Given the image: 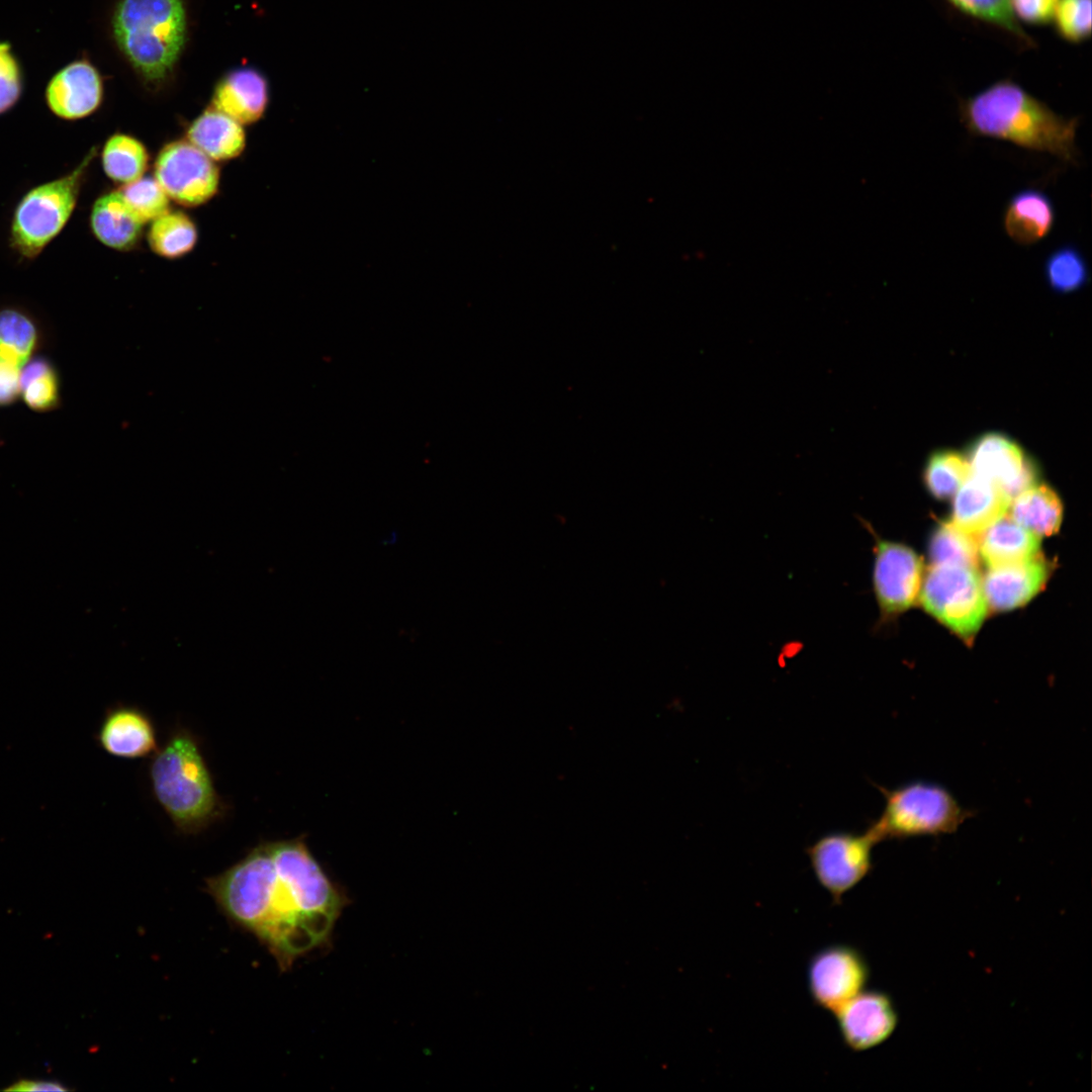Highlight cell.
Listing matches in <instances>:
<instances>
[{"mask_svg": "<svg viewBox=\"0 0 1092 1092\" xmlns=\"http://www.w3.org/2000/svg\"><path fill=\"white\" fill-rule=\"evenodd\" d=\"M205 890L231 922L267 947L281 971L330 940L348 902L301 837L258 843L207 878Z\"/></svg>", "mask_w": 1092, "mask_h": 1092, "instance_id": "1", "label": "cell"}, {"mask_svg": "<svg viewBox=\"0 0 1092 1092\" xmlns=\"http://www.w3.org/2000/svg\"><path fill=\"white\" fill-rule=\"evenodd\" d=\"M960 120L973 136L1010 142L1029 151L1078 162L1079 117L1066 118L1009 79L997 81L959 103Z\"/></svg>", "mask_w": 1092, "mask_h": 1092, "instance_id": "2", "label": "cell"}, {"mask_svg": "<svg viewBox=\"0 0 1092 1092\" xmlns=\"http://www.w3.org/2000/svg\"><path fill=\"white\" fill-rule=\"evenodd\" d=\"M153 794L182 834L194 835L223 817L219 797L197 737L186 728L173 730L150 763Z\"/></svg>", "mask_w": 1092, "mask_h": 1092, "instance_id": "3", "label": "cell"}, {"mask_svg": "<svg viewBox=\"0 0 1092 1092\" xmlns=\"http://www.w3.org/2000/svg\"><path fill=\"white\" fill-rule=\"evenodd\" d=\"M114 40L135 72L159 84L173 71L186 42L183 0H119L112 16Z\"/></svg>", "mask_w": 1092, "mask_h": 1092, "instance_id": "4", "label": "cell"}, {"mask_svg": "<svg viewBox=\"0 0 1092 1092\" xmlns=\"http://www.w3.org/2000/svg\"><path fill=\"white\" fill-rule=\"evenodd\" d=\"M98 154L92 147L69 173L28 190L16 204L9 246L22 259L33 260L70 220L90 165Z\"/></svg>", "mask_w": 1092, "mask_h": 1092, "instance_id": "5", "label": "cell"}, {"mask_svg": "<svg viewBox=\"0 0 1092 1092\" xmlns=\"http://www.w3.org/2000/svg\"><path fill=\"white\" fill-rule=\"evenodd\" d=\"M885 797L881 816L867 829L876 843L956 832L972 816L942 786L912 782L894 789L879 788Z\"/></svg>", "mask_w": 1092, "mask_h": 1092, "instance_id": "6", "label": "cell"}, {"mask_svg": "<svg viewBox=\"0 0 1092 1092\" xmlns=\"http://www.w3.org/2000/svg\"><path fill=\"white\" fill-rule=\"evenodd\" d=\"M920 600L928 613L964 638L978 631L987 612L983 582L975 567L933 565Z\"/></svg>", "mask_w": 1092, "mask_h": 1092, "instance_id": "7", "label": "cell"}, {"mask_svg": "<svg viewBox=\"0 0 1092 1092\" xmlns=\"http://www.w3.org/2000/svg\"><path fill=\"white\" fill-rule=\"evenodd\" d=\"M875 844L868 830L862 833L832 831L806 848L816 881L834 904L840 905L843 896L871 872Z\"/></svg>", "mask_w": 1092, "mask_h": 1092, "instance_id": "8", "label": "cell"}, {"mask_svg": "<svg viewBox=\"0 0 1092 1092\" xmlns=\"http://www.w3.org/2000/svg\"><path fill=\"white\" fill-rule=\"evenodd\" d=\"M154 171L168 197L186 207L202 205L218 191L219 168L187 140L166 144L156 157Z\"/></svg>", "mask_w": 1092, "mask_h": 1092, "instance_id": "9", "label": "cell"}, {"mask_svg": "<svg viewBox=\"0 0 1092 1092\" xmlns=\"http://www.w3.org/2000/svg\"><path fill=\"white\" fill-rule=\"evenodd\" d=\"M870 967L856 947L832 943L816 950L807 966L809 996L818 1008L833 1014L864 990Z\"/></svg>", "mask_w": 1092, "mask_h": 1092, "instance_id": "10", "label": "cell"}, {"mask_svg": "<svg viewBox=\"0 0 1092 1092\" xmlns=\"http://www.w3.org/2000/svg\"><path fill=\"white\" fill-rule=\"evenodd\" d=\"M874 593L884 618L909 608L917 598L921 560L901 543L878 540L874 548Z\"/></svg>", "mask_w": 1092, "mask_h": 1092, "instance_id": "11", "label": "cell"}, {"mask_svg": "<svg viewBox=\"0 0 1092 1092\" xmlns=\"http://www.w3.org/2000/svg\"><path fill=\"white\" fill-rule=\"evenodd\" d=\"M971 471L996 483L1012 500L1034 485V462L1008 437L988 433L976 439L968 450Z\"/></svg>", "mask_w": 1092, "mask_h": 1092, "instance_id": "12", "label": "cell"}, {"mask_svg": "<svg viewBox=\"0 0 1092 1092\" xmlns=\"http://www.w3.org/2000/svg\"><path fill=\"white\" fill-rule=\"evenodd\" d=\"M832 1015L843 1044L856 1053L885 1042L898 1022L891 997L879 990H862Z\"/></svg>", "mask_w": 1092, "mask_h": 1092, "instance_id": "13", "label": "cell"}, {"mask_svg": "<svg viewBox=\"0 0 1092 1092\" xmlns=\"http://www.w3.org/2000/svg\"><path fill=\"white\" fill-rule=\"evenodd\" d=\"M103 79L86 58L75 60L57 71L47 84L44 100L57 117L74 121L93 114L102 104Z\"/></svg>", "mask_w": 1092, "mask_h": 1092, "instance_id": "14", "label": "cell"}, {"mask_svg": "<svg viewBox=\"0 0 1092 1092\" xmlns=\"http://www.w3.org/2000/svg\"><path fill=\"white\" fill-rule=\"evenodd\" d=\"M97 740L105 752L123 759L144 758L159 749L153 720L134 706L110 709L99 727Z\"/></svg>", "mask_w": 1092, "mask_h": 1092, "instance_id": "15", "label": "cell"}, {"mask_svg": "<svg viewBox=\"0 0 1092 1092\" xmlns=\"http://www.w3.org/2000/svg\"><path fill=\"white\" fill-rule=\"evenodd\" d=\"M268 101L266 78L253 68H239L217 82L211 106L241 124H252L263 116Z\"/></svg>", "mask_w": 1092, "mask_h": 1092, "instance_id": "16", "label": "cell"}, {"mask_svg": "<svg viewBox=\"0 0 1092 1092\" xmlns=\"http://www.w3.org/2000/svg\"><path fill=\"white\" fill-rule=\"evenodd\" d=\"M1048 566L1041 557L991 567L983 581L987 604L994 610H1010L1027 603L1043 585Z\"/></svg>", "mask_w": 1092, "mask_h": 1092, "instance_id": "17", "label": "cell"}, {"mask_svg": "<svg viewBox=\"0 0 1092 1092\" xmlns=\"http://www.w3.org/2000/svg\"><path fill=\"white\" fill-rule=\"evenodd\" d=\"M1010 503L996 483L970 471L958 489L952 523L966 533L980 535L1006 514Z\"/></svg>", "mask_w": 1092, "mask_h": 1092, "instance_id": "18", "label": "cell"}, {"mask_svg": "<svg viewBox=\"0 0 1092 1092\" xmlns=\"http://www.w3.org/2000/svg\"><path fill=\"white\" fill-rule=\"evenodd\" d=\"M145 222L138 216L118 190L101 194L90 213V228L104 246L116 251H129L140 243Z\"/></svg>", "mask_w": 1092, "mask_h": 1092, "instance_id": "19", "label": "cell"}, {"mask_svg": "<svg viewBox=\"0 0 1092 1092\" xmlns=\"http://www.w3.org/2000/svg\"><path fill=\"white\" fill-rule=\"evenodd\" d=\"M1056 211L1052 200L1037 189H1023L1006 203L1003 229L1006 235L1021 246L1034 245L1052 232Z\"/></svg>", "mask_w": 1092, "mask_h": 1092, "instance_id": "20", "label": "cell"}, {"mask_svg": "<svg viewBox=\"0 0 1092 1092\" xmlns=\"http://www.w3.org/2000/svg\"><path fill=\"white\" fill-rule=\"evenodd\" d=\"M186 139L213 161L235 159L246 148L242 124L212 106L189 124Z\"/></svg>", "mask_w": 1092, "mask_h": 1092, "instance_id": "21", "label": "cell"}, {"mask_svg": "<svg viewBox=\"0 0 1092 1092\" xmlns=\"http://www.w3.org/2000/svg\"><path fill=\"white\" fill-rule=\"evenodd\" d=\"M1039 544L1038 536L1005 515L979 537V551L990 568L1030 559Z\"/></svg>", "mask_w": 1092, "mask_h": 1092, "instance_id": "22", "label": "cell"}, {"mask_svg": "<svg viewBox=\"0 0 1092 1092\" xmlns=\"http://www.w3.org/2000/svg\"><path fill=\"white\" fill-rule=\"evenodd\" d=\"M1062 503L1044 484L1032 485L1011 500V518L1036 536H1050L1060 527Z\"/></svg>", "mask_w": 1092, "mask_h": 1092, "instance_id": "23", "label": "cell"}, {"mask_svg": "<svg viewBox=\"0 0 1092 1092\" xmlns=\"http://www.w3.org/2000/svg\"><path fill=\"white\" fill-rule=\"evenodd\" d=\"M150 156L145 145L134 136L116 132L110 135L101 151L104 173L112 181L127 184L143 177Z\"/></svg>", "mask_w": 1092, "mask_h": 1092, "instance_id": "24", "label": "cell"}, {"mask_svg": "<svg viewBox=\"0 0 1092 1092\" xmlns=\"http://www.w3.org/2000/svg\"><path fill=\"white\" fill-rule=\"evenodd\" d=\"M147 239L156 255L165 259H178L194 249L198 231L188 214L180 210H169L152 221Z\"/></svg>", "mask_w": 1092, "mask_h": 1092, "instance_id": "25", "label": "cell"}, {"mask_svg": "<svg viewBox=\"0 0 1092 1092\" xmlns=\"http://www.w3.org/2000/svg\"><path fill=\"white\" fill-rule=\"evenodd\" d=\"M20 392L24 402L35 412L56 407L60 398V381L55 365L42 356L29 360L21 371Z\"/></svg>", "mask_w": 1092, "mask_h": 1092, "instance_id": "26", "label": "cell"}, {"mask_svg": "<svg viewBox=\"0 0 1092 1092\" xmlns=\"http://www.w3.org/2000/svg\"><path fill=\"white\" fill-rule=\"evenodd\" d=\"M979 537L959 529L952 522H945L934 531L929 555L934 565H961L977 567Z\"/></svg>", "mask_w": 1092, "mask_h": 1092, "instance_id": "27", "label": "cell"}, {"mask_svg": "<svg viewBox=\"0 0 1092 1092\" xmlns=\"http://www.w3.org/2000/svg\"><path fill=\"white\" fill-rule=\"evenodd\" d=\"M36 342L37 330L28 315L16 308L0 310V358L23 368Z\"/></svg>", "mask_w": 1092, "mask_h": 1092, "instance_id": "28", "label": "cell"}, {"mask_svg": "<svg viewBox=\"0 0 1092 1092\" xmlns=\"http://www.w3.org/2000/svg\"><path fill=\"white\" fill-rule=\"evenodd\" d=\"M970 471L966 456L954 451L941 450L928 458L923 480L933 496L944 499L958 491Z\"/></svg>", "mask_w": 1092, "mask_h": 1092, "instance_id": "29", "label": "cell"}, {"mask_svg": "<svg viewBox=\"0 0 1092 1092\" xmlns=\"http://www.w3.org/2000/svg\"><path fill=\"white\" fill-rule=\"evenodd\" d=\"M1046 283L1058 293L1081 289L1089 281V269L1082 253L1073 245L1054 250L1044 263Z\"/></svg>", "mask_w": 1092, "mask_h": 1092, "instance_id": "30", "label": "cell"}, {"mask_svg": "<svg viewBox=\"0 0 1092 1092\" xmlns=\"http://www.w3.org/2000/svg\"><path fill=\"white\" fill-rule=\"evenodd\" d=\"M961 12L993 24L1025 46H1034L1015 17L1009 0H946Z\"/></svg>", "mask_w": 1092, "mask_h": 1092, "instance_id": "31", "label": "cell"}, {"mask_svg": "<svg viewBox=\"0 0 1092 1092\" xmlns=\"http://www.w3.org/2000/svg\"><path fill=\"white\" fill-rule=\"evenodd\" d=\"M125 201L146 223L169 211V197L152 177H141L118 189Z\"/></svg>", "mask_w": 1092, "mask_h": 1092, "instance_id": "32", "label": "cell"}, {"mask_svg": "<svg viewBox=\"0 0 1092 1092\" xmlns=\"http://www.w3.org/2000/svg\"><path fill=\"white\" fill-rule=\"evenodd\" d=\"M1053 22L1067 41L1081 42L1091 34V0H1058Z\"/></svg>", "mask_w": 1092, "mask_h": 1092, "instance_id": "33", "label": "cell"}, {"mask_svg": "<svg viewBox=\"0 0 1092 1092\" xmlns=\"http://www.w3.org/2000/svg\"><path fill=\"white\" fill-rule=\"evenodd\" d=\"M23 92V73L7 41H0V115L11 110Z\"/></svg>", "mask_w": 1092, "mask_h": 1092, "instance_id": "34", "label": "cell"}, {"mask_svg": "<svg viewBox=\"0 0 1092 1092\" xmlns=\"http://www.w3.org/2000/svg\"><path fill=\"white\" fill-rule=\"evenodd\" d=\"M1015 17L1022 21L1042 25L1053 21L1058 0H1009Z\"/></svg>", "mask_w": 1092, "mask_h": 1092, "instance_id": "35", "label": "cell"}, {"mask_svg": "<svg viewBox=\"0 0 1092 1092\" xmlns=\"http://www.w3.org/2000/svg\"><path fill=\"white\" fill-rule=\"evenodd\" d=\"M21 367L0 358V406L11 404L20 393Z\"/></svg>", "mask_w": 1092, "mask_h": 1092, "instance_id": "36", "label": "cell"}, {"mask_svg": "<svg viewBox=\"0 0 1092 1092\" xmlns=\"http://www.w3.org/2000/svg\"><path fill=\"white\" fill-rule=\"evenodd\" d=\"M6 1091H21V1092H34V1091H68L63 1083L53 1080H24L21 1079L11 1086L5 1088Z\"/></svg>", "mask_w": 1092, "mask_h": 1092, "instance_id": "37", "label": "cell"}]
</instances>
